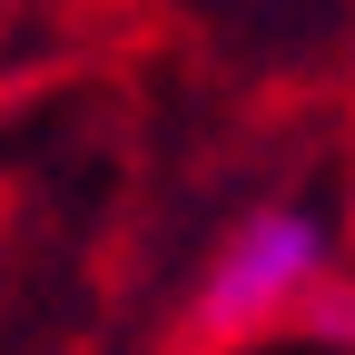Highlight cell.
I'll return each instance as SVG.
<instances>
[{
  "instance_id": "6da1fadb",
  "label": "cell",
  "mask_w": 355,
  "mask_h": 355,
  "mask_svg": "<svg viewBox=\"0 0 355 355\" xmlns=\"http://www.w3.org/2000/svg\"><path fill=\"white\" fill-rule=\"evenodd\" d=\"M326 266H336L326 217H306V207H257L247 227L217 247L207 286H198V336H257V326L296 316V306H316V296H326Z\"/></svg>"
}]
</instances>
